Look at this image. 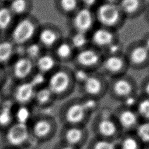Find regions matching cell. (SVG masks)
I'll use <instances>...</instances> for the list:
<instances>
[{
  "mask_svg": "<svg viewBox=\"0 0 149 149\" xmlns=\"http://www.w3.org/2000/svg\"><path fill=\"white\" fill-rule=\"evenodd\" d=\"M47 76V75L36 70L29 81L31 83V84L35 87L36 89H37L46 86Z\"/></svg>",
  "mask_w": 149,
  "mask_h": 149,
  "instance_id": "obj_37",
  "label": "cell"
},
{
  "mask_svg": "<svg viewBox=\"0 0 149 149\" xmlns=\"http://www.w3.org/2000/svg\"><path fill=\"white\" fill-rule=\"evenodd\" d=\"M112 111L122 133L134 132L140 120L134 108L119 104L112 108Z\"/></svg>",
  "mask_w": 149,
  "mask_h": 149,
  "instance_id": "obj_11",
  "label": "cell"
},
{
  "mask_svg": "<svg viewBox=\"0 0 149 149\" xmlns=\"http://www.w3.org/2000/svg\"><path fill=\"white\" fill-rule=\"evenodd\" d=\"M117 143L118 149H143L144 147L134 132L122 133Z\"/></svg>",
  "mask_w": 149,
  "mask_h": 149,
  "instance_id": "obj_28",
  "label": "cell"
},
{
  "mask_svg": "<svg viewBox=\"0 0 149 149\" xmlns=\"http://www.w3.org/2000/svg\"><path fill=\"white\" fill-rule=\"evenodd\" d=\"M80 87L81 96L100 101L108 94V82L101 75L91 73Z\"/></svg>",
  "mask_w": 149,
  "mask_h": 149,
  "instance_id": "obj_12",
  "label": "cell"
},
{
  "mask_svg": "<svg viewBox=\"0 0 149 149\" xmlns=\"http://www.w3.org/2000/svg\"><path fill=\"white\" fill-rule=\"evenodd\" d=\"M29 149H37V148H36L35 147H31V148H30Z\"/></svg>",
  "mask_w": 149,
  "mask_h": 149,
  "instance_id": "obj_50",
  "label": "cell"
},
{
  "mask_svg": "<svg viewBox=\"0 0 149 149\" xmlns=\"http://www.w3.org/2000/svg\"><path fill=\"white\" fill-rule=\"evenodd\" d=\"M117 4L125 17H136L145 9L144 0H119Z\"/></svg>",
  "mask_w": 149,
  "mask_h": 149,
  "instance_id": "obj_24",
  "label": "cell"
},
{
  "mask_svg": "<svg viewBox=\"0 0 149 149\" xmlns=\"http://www.w3.org/2000/svg\"><path fill=\"white\" fill-rule=\"evenodd\" d=\"M34 109L32 105L16 104L14 108L15 122L27 125L34 112Z\"/></svg>",
  "mask_w": 149,
  "mask_h": 149,
  "instance_id": "obj_30",
  "label": "cell"
},
{
  "mask_svg": "<svg viewBox=\"0 0 149 149\" xmlns=\"http://www.w3.org/2000/svg\"><path fill=\"white\" fill-rule=\"evenodd\" d=\"M92 114L87 110L81 97L69 98L59 107L56 115L60 126H88Z\"/></svg>",
  "mask_w": 149,
  "mask_h": 149,
  "instance_id": "obj_3",
  "label": "cell"
},
{
  "mask_svg": "<svg viewBox=\"0 0 149 149\" xmlns=\"http://www.w3.org/2000/svg\"><path fill=\"white\" fill-rule=\"evenodd\" d=\"M141 95L149 98V79L146 80L142 84L141 88Z\"/></svg>",
  "mask_w": 149,
  "mask_h": 149,
  "instance_id": "obj_41",
  "label": "cell"
},
{
  "mask_svg": "<svg viewBox=\"0 0 149 149\" xmlns=\"http://www.w3.org/2000/svg\"><path fill=\"white\" fill-rule=\"evenodd\" d=\"M84 149H118L117 140L90 137Z\"/></svg>",
  "mask_w": 149,
  "mask_h": 149,
  "instance_id": "obj_29",
  "label": "cell"
},
{
  "mask_svg": "<svg viewBox=\"0 0 149 149\" xmlns=\"http://www.w3.org/2000/svg\"></svg>",
  "mask_w": 149,
  "mask_h": 149,
  "instance_id": "obj_53",
  "label": "cell"
},
{
  "mask_svg": "<svg viewBox=\"0 0 149 149\" xmlns=\"http://www.w3.org/2000/svg\"><path fill=\"white\" fill-rule=\"evenodd\" d=\"M108 94L119 103L126 98L138 94L137 87L134 81L124 75L115 77L108 82Z\"/></svg>",
  "mask_w": 149,
  "mask_h": 149,
  "instance_id": "obj_10",
  "label": "cell"
},
{
  "mask_svg": "<svg viewBox=\"0 0 149 149\" xmlns=\"http://www.w3.org/2000/svg\"><path fill=\"white\" fill-rule=\"evenodd\" d=\"M103 56L100 50L93 46H88L76 52L73 60L77 67L83 68L91 72L97 68H100Z\"/></svg>",
  "mask_w": 149,
  "mask_h": 149,
  "instance_id": "obj_13",
  "label": "cell"
},
{
  "mask_svg": "<svg viewBox=\"0 0 149 149\" xmlns=\"http://www.w3.org/2000/svg\"><path fill=\"white\" fill-rule=\"evenodd\" d=\"M23 55L34 61L45 51L36 41H33L23 47Z\"/></svg>",
  "mask_w": 149,
  "mask_h": 149,
  "instance_id": "obj_34",
  "label": "cell"
},
{
  "mask_svg": "<svg viewBox=\"0 0 149 149\" xmlns=\"http://www.w3.org/2000/svg\"><path fill=\"white\" fill-rule=\"evenodd\" d=\"M5 148V149H12V148H5V147H4Z\"/></svg>",
  "mask_w": 149,
  "mask_h": 149,
  "instance_id": "obj_51",
  "label": "cell"
},
{
  "mask_svg": "<svg viewBox=\"0 0 149 149\" xmlns=\"http://www.w3.org/2000/svg\"><path fill=\"white\" fill-rule=\"evenodd\" d=\"M129 66L126 56L122 54L107 55L103 57L100 68L113 77L124 75Z\"/></svg>",
  "mask_w": 149,
  "mask_h": 149,
  "instance_id": "obj_17",
  "label": "cell"
},
{
  "mask_svg": "<svg viewBox=\"0 0 149 149\" xmlns=\"http://www.w3.org/2000/svg\"><path fill=\"white\" fill-rule=\"evenodd\" d=\"M126 58L129 66L141 68L149 64V51L140 41L129 47Z\"/></svg>",
  "mask_w": 149,
  "mask_h": 149,
  "instance_id": "obj_18",
  "label": "cell"
},
{
  "mask_svg": "<svg viewBox=\"0 0 149 149\" xmlns=\"http://www.w3.org/2000/svg\"><path fill=\"white\" fill-rule=\"evenodd\" d=\"M6 70L8 77L15 83L27 81L36 72L34 61L24 55L16 56Z\"/></svg>",
  "mask_w": 149,
  "mask_h": 149,
  "instance_id": "obj_9",
  "label": "cell"
},
{
  "mask_svg": "<svg viewBox=\"0 0 149 149\" xmlns=\"http://www.w3.org/2000/svg\"><path fill=\"white\" fill-rule=\"evenodd\" d=\"M0 132H1V130H0Z\"/></svg>",
  "mask_w": 149,
  "mask_h": 149,
  "instance_id": "obj_52",
  "label": "cell"
},
{
  "mask_svg": "<svg viewBox=\"0 0 149 149\" xmlns=\"http://www.w3.org/2000/svg\"><path fill=\"white\" fill-rule=\"evenodd\" d=\"M103 2H108V3H117L119 0H102Z\"/></svg>",
  "mask_w": 149,
  "mask_h": 149,
  "instance_id": "obj_44",
  "label": "cell"
},
{
  "mask_svg": "<svg viewBox=\"0 0 149 149\" xmlns=\"http://www.w3.org/2000/svg\"><path fill=\"white\" fill-rule=\"evenodd\" d=\"M0 143L5 148L12 149H29L35 147L28 125L16 122L1 131Z\"/></svg>",
  "mask_w": 149,
  "mask_h": 149,
  "instance_id": "obj_6",
  "label": "cell"
},
{
  "mask_svg": "<svg viewBox=\"0 0 149 149\" xmlns=\"http://www.w3.org/2000/svg\"><path fill=\"white\" fill-rule=\"evenodd\" d=\"M40 24L31 14L17 17L7 34V37L16 46L23 47L36 40Z\"/></svg>",
  "mask_w": 149,
  "mask_h": 149,
  "instance_id": "obj_4",
  "label": "cell"
},
{
  "mask_svg": "<svg viewBox=\"0 0 149 149\" xmlns=\"http://www.w3.org/2000/svg\"><path fill=\"white\" fill-rule=\"evenodd\" d=\"M10 0H0V3H7L8 2H9Z\"/></svg>",
  "mask_w": 149,
  "mask_h": 149,
  "instance_id": "obj_47",
  "label": "cell"
},
{
  "mask_svg": "<svg viewBox=\"0 0 149 149\" xmlns=\"http://www.w3.org/2000/svg\"><path fill=\"white\" fill-rule=\"evenodd\" d=\"M141 42L144 45V47L149 51V34L145 36L141 41Z\"/></svg>",
  "mask_w": 149,
  "mask_h": 149,
  "instance_id": "obj_43",
  "label": "cell"
},
{
  "mask_svg": "<svg viewBox=\"0 0 149 149\" xmlns=\"http://www.w3.org/2000/svg\"><path fill=\"white\" fill-rule=\"evenodd\" d=\"M4 97L5 96L3 95L2 93H1V91H0V106H1V104H2V101H3V98H4Z\"/></svg>",
  "mask_w": 149,
  "mask_h": 149,
  "instance_id": "obj_45",
  "label": "cell"
},
{
  "mask_svg": "<svg viewBox=\"0 0 149 149\" xmlns=\"http://www.w3.org/2000/svg\"><path fill=\"white\" fill-rule=\"evenodd\" d=\"M0 149H5L4 147L0 143Z\"/></svg>",
  "mask_w": 149,
  "mask_h": 149,
  "instance_id": "obj_49",
  "label": "cell"
},
{
  "mask_svg": "<svg viewBox=\"0 0 149 149\" xmlns=\"http://www.w3.org/2000/svg\"><path fill=\"white\" fill-rule=\"evenodd\" d=\"M34 65L36 71L48 76L59 66V62L51 51H44L34 61Z\"/></svg>",
  "mask_w": 149,
  "mask_h": 149,
  "instance_id": "obj_21",
  "label": "cell"
},
{
  "mask_svg": "<svg viewBox=\"0 0 149 149\" xmlns=\"http://www.w3.org/2000/svg\"><path fill=\"white\" fill-rule=\"evenodd\" d=\"M55 97L47 86L36 89L32 106L36 111H46L56 102Z\"/></svg>",
  "mask_w": 149,
  "mask_h": 149,
  "instance_id": "obj_20",
  "label": "cell"
},
{
  "mask_svg": "<svg viewBox=\"0 0 149 149\" xmlns=\"http://www.w3.org/2000/svg\"><path fill=\"white\" fill-rule=\"evenodd\" d=\"M105 51H106L107 55H116L122 54V46L118 41H115L108 47Z\"/></svg>",
  "mask_w": 149,
  "mask_h": 149,
  "instance_id": "obj_38",
  "label": "cell"
},
{
  "mask_svg": "<svg viewBox=\"0 0 149 149\" xmlns=\"http://www.w3.org/2000/svg\"><path fill=\"white\" fill-rule=\"evenodd\" d=\"M89 37L90 42L99 50H105L112 43L116 41L115 31L102 26L93 29Z\"/></svg>",
  "mask_w": 149,
  "mask_h": 149,
  "instance_id": "obj_19",
  "label": "cell"
},
{
  "mask_svg": "<svg viewBox=\"0 0 149 149\" xmlns=\"http://www.w3.org/2000/svg\"><path fill=\"white\" fill-rule=\"evenodd\" d=\"M134 133L144 146H149V121L140 122Z\"/></svg>",
  "mask_w": 149,
  "mask_h": 149,
  "instance_id": "obj_35",
  "label": "cell"
},
{
  "mask_svg": "<svg viewBox=\"0 0 149 149\" xmlns=\"http://www.w3.org/2000/svg\"><path fill=\"white\" fill-rule=\"evenodd\" d=\"M8 77L6 69L0 66V91L6 83Z\"/></svg>",
  "mask_w": 149,
  "mask_h": 149,
  "instance_id": "obj_39",
  "label": "cell"
},
{
  "mask_svg": "<svg viewBox=\"0 0 149 149\" xmlns=\"http://www.w3.org/2000/svg\"><path fill=\"white\" fill-rule=\"evenodd\" d=\"M62 39L60 30L50 23L40 24L36 40L45 51H51Z\"/></svg>",
  "mask_w": 149,
  "mask_h": 149,
  "instance_id": "obj_15",
  "label": "cell"
},
{
  "mask_svg": "<svg viewBox=\"0 0 149 149\" xmlns=\"http://www.w3.org/2000/svg\"><path fill=\"white\" fill-rule=\"evenodd\" d=\"M34 146L50 142L58 136L60 125L55 115L46 111H34L27 124Z\"/></svg>",
  "mask_w": 149,
  "mask_h": 149,
  "instance_id": "obj_1",
  "label": "cell"
},
{
  "mask_svg": "<svg viewBox=\"0 0 149 149\" xmlns=\"http://www.w3.org/2000/svg\"><path fill=\"white\" fill-rule=\"evenodd\" d=\"M143 149H149V146H144L143 148Z\"/></svg>",
  "mask_w": 149,
  "mask_h": 149,
  "instance_id": "obj_48",
  "label": "cell"
},
{
  "mask_svg": "<svg viewBox=\"0 0 149 149\" xmlns=\"http://www.w3.org/2000/svg\"><path fill=\"white\" fill-rule=\"evenodd\" d=\"M146 17L148 21L149 22V6L147 7V9L146 10Z\"/></svg>",
  "mask_w": 149,
  "mask_h": 149,
  "instance_id": "obj_46",
  "label": "cell"
},
{
  "mask_svg": "<svg viewBox=\"0 0 149 149\" xmlns=\"http://www.w3.org/2000/svg\"><path fill=\"white\" fill-rule=\"evenodd\" d=\"M36 90L29 80L17 82L15 83L9 96L16 105H32Z\"/></svg>",
  "mask_w": 149,
  "mask_h": 149,
  "instance_id": "obj_16",
  "label": "cell"
},
{
  "mask_svg": "<svg viewBox=\"0 0 149 149\" xmlns=\"http://www.w3.org/2000/svg\"><path fill=\"white\" fill-rule=\"evenodd\" d=\"M6 4L16 18L31 14L33 6L32 0H10Z\"/></svg>",
  "mask_w": 149,
  "mask_h": 149,
  "instance_id": "obj_26",
  "label": "cell"
},
{
  "mask_svg": "<svg viewBox=\"0 0 149 149\" xmlns=\"http://www.w3.org/2000/svg\"><path fill=\"white\" fill-rule=\"evenodd\" d=\"M100 0H79L81 6L87 8L93 9V8H95L99 4Z\"/></svg>",
  "mask_w": 149,
  "mask_h": 149,
  "instance_id": "obj_40",
  "label": "cell"
},
{
  "mask_svg": "<svg viewBox=\"0 0 149 149\" xmlns=\"http://www.w3.org/2000/svg\"><path fill=\"white\" fill-rule=\"evenodd\" d=\"M96 23L94 12L91 9L80 6L72 16L71 24L74 31L91 33Z\"/></svg>",
  "mask_w": 149,
  "mask_h": 149,
  "instance_id": "obj_14",
  "label": "cell"
},
{
  "mask_svg": "<svg viewBox=\"0 0 149 149\" xmlns=\"http://www.w3.org/2000/svg\"><path fill=\"white\" fill-rule=\"evenodd\" d=\"M16 56V46L7 37L0 38V66L6 68Z\"/></svg>",
  "mask_w": 149,
  "mask_h": 149,
  "instance_id": "obj_23",
  "label": "cell"
},
{
  "mask_svg": "<svg viewBox=\"0 0 149 149\" xmlns=\"http://www.w3.org/2000/svg\"><path fill=\"white\" fill-rule=\"evenodd\" d=\"M72 76L76 84L81 85L88 78L91 72L81 68L77 67L74 70L72 71Z\"/></svg>",
  "mask_w": 149,
  "mask_h": 149,
  "instance_id": "obj_36",
  "label": "cell"
},
{
  "mask_svg": "<svg viewBox=\"0 0 149 149\" xmlns=\"http://www.w3.org/2000/svg\"><path fill=\"white\" fill-rule=\"evenodd\" d=\"M57 61L66 62L73 59L75 50L73 49L68 40L61 39L55 47L51 51Z\"/></svg>",
  "mask_w": 149,
  "mask_h": 149,
  "instance_id": "obj_25",
  "label": "cell"
},
{
  "mask_svg": "<svg viewBox=\"0 0 149 149\" xmlns=\"http://www.w3.org/2000/svg\"><path fill=\"white\" fill-rule=\"evenodd\" d=\"M91 134L86 126H60L58 133V140L70 146L84 149Z\"/></svg>",
  "mask_w": 149,
  "mask_h": 149,
  "instance_id": "obj_8",
  "label": "cell"
},
{
  "mask_svg": "<svg viewBox=\"0 0 149 149\" xmlns=\"http://www.w3.org/2000/svg\"><path fill=\"white\" fill-rule=\"evenodd\" d=\"M96 22L100 26L113 30L120 26L125 18L117 3H99L94 10Z\"/></svg>",
  "mask_w": 149,
  "mask_h": 149,
  "instance_id": "obj_7",
  "label": "cell"
},
{
  "mask_svg": "<svg viewBox=\"0 0 149 149\" xmlns=\"http://www.w3.org/2000/svg\"><path fill=\"white\" fill-rule=\"evenodd\" d=\"M56 9L65 15L72 16L80 7L79 0H55Z\"/></svg>",
  "mask_w": 149,
  "mask_h": 149,
  "instance_id": "obj_31",
  "label": "cell"
},
{
  "mask_svg": "<svg viewBox=\"0 0 149 149\" xmlns=\"http://www.w3.org/2000/svg\"><path fill=\"white\" fill-rule=\"evenodd\" d=\"M15 104L9 96L4 97L0 106V130L1 131L10 125L14 120V108Z\"/></svg>",
  "mask_w": 149,
  "mask_h": 149,
  "instance_id": "obj_22",
  "label": "cell"
},
{
  "mask_svg": "<svg viewBox=\"0 0 149 149\" xmlns=\"http://www.w3.org/2000/svg\"><path fill=\"white\" fill-rule=\"evenodd\" d=\"M52 149H80V148H77L70 146L69 145H68L65 143H63L58 140L55 143Z\"/></svg>",
  "mask_w": 149,
  "mask_h": 149,
  "instance_id": "obj_42",
  "label": "cell"
},
{
  "mask_svg": "<svg viewBox=\"0 0 149 149\" xmlns=\"http://www.w3.org/2000/svg\"><path fill=\"white\" fill-rule=\"evenodd\" d=\"M75 84L72 71L61 66H58L48 75L46 83L56 101H64L70 98L74 90Z\"/></svg>",
  "mask_w": 149,
  "mask_h": 149,
  "instance_id": "obj_5",
  "label": "cell"
},
{
  "mask_svg": "<svg viewBox=\"0 0 149 149\" xmlns=\"http://www.w3.org/2000/svg\"><path fill=\"white\" fill-rule=\"evenodd\" d=\"M134 109L140 120L149 121V98L139 95Z\"/></svg>",
  "mask_w": 149,
  "mask_h": 149,
  "instance_id": "obj_33",
  "label": "cell"
},
{
  "mask_svg": "<svg viewBox=\"0 0 149 149\" xmlns=\"http://www.w3.org/2000/svg\"><path fill=\"white\" fill-rule=\"evenodd\" d=\"M68 41L75 51H77L88 46L90 37L88 34L74 31Z\"/></svg>",
  "mask_w": 149,
  "mask_h": 149,
  "instance_id": "obj_32",
  "label": "cell"
},
{
  "mask_svg": "<svg viewBox=\"0 0 149 149\" xmlns=\"http://www.w3.org/2000/svg\"><path fill=\"white\" fill-rule=\"evenodd\" d=\"M91 136L117 140L122 132L114 117L112 108H100L92 115L88 125Z\"/></svg>",
  "mask_w": 149,
  "mask_h": 149,
  "instance_id": "obj_2",
  "label": "cell"
},
{
  "mask_svg": "<svg viewBox=\"0 0 149 149\" xmlns=\"http://www.w3.org/2000/svg\"><path fill=\"white\" fill-rule=\"evenodd\" d=\"M16 17L6 3H0V34L9 31Z\"/></svg>",
  "mask_w": 149,
  "mask_h": 149,
  "instance_id": "obj_27",
  "label": "cell"
}]
</instances>
